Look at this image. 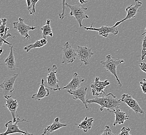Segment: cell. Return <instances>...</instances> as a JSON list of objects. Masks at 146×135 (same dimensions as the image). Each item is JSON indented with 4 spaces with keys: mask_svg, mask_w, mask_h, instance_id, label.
Here are the masks:
<instances>
[{
    "mask_svg": "<svg viewBox=\"0 0 146 135\" xmlns=\"http://www.w3.org/2000/svg\"><path fill=\"white\" fill-rule=\"evenodd\" d=\"M86 103L89 105L96 103L100 105V111H102L104 108H106L108 111H109L119 108L121 102L119 99H117L114 94L110 93L103 97H96L92 99H86Z\"/></svg>",
    "mask_w": 146,
    "mask_h": 135,
    "instance_id": "obj_1",
    "label": "cell"
},
{
    "mask_svg": "<svg viewBox=\"0 0 146 135\" xmlns=\"http://www.w3.org/2000/svg\"><path fill=\"white\" fill-rule=\"evenodd\" d=\"M125 61L123 60H118V59H114L111 55L109 54L106 56V59L104 61H101L100 64L102 65V67L105 68L106 70L110 72V73L113 75L117 82L118 83V85L120 87H122V83L120 81V79L118 77L117 74V69L118 66L124 63Z\"/></svg>",
    "mask_w": 146,
    "mask_h": 135,
    "instance_id": "obj_2",
    "label": "cell"
},
{
    "mask_svg": "<svg viewBox=\"0 0 146 135\" xmlns=\"http://www.w3.org/2000/svg\"><path fill=\"white\" fill-rule=\"evenodd\" d=\"M66 6H67L71 11L70 13V16L75 17L79 24L80 28H82L83 26L82 24L83 21L84 19L89 18L88 16L86 15V13L88 9V7H84L81 4L70 5L67 2L66 3Z\"/></svg>",
    "mask_w": 146,
    "mask_h": 135,
    "instance_id": "obj_3",
    "label": "cell"
},
{
    "mask_svg": "<svg viewBox=\"0 0 146 135\" xmlns=\"http://www.w3.org/2000/svg\"><path fill=\"white\" fill-rule=\"evenodd\" d=\"M57 67L56 65H53L52 67L48 68L47 71L48 73L46 77L47 82L45 86L54 91H60L61 88L59 85V81L56 76L57 73Z\"/></svg>",
    "mask_w": 146,
    "mask_h": 135,
    "instance_id": "obj_4",
    "label": "cell"
},
{
    "mask_svg": "<svg viewBox=\"0 0 146 135\" xmlns=\"http://www.w3.org/2000/svg\"><path fill=\"white\" fill-rule=\"evenodd\" d=\"M62 50V64H72L77 58V54L69 42H66L64 47H60Z\"/></svg>",
    "mask_w": 146,
    "mask_h": 135,
    "instance_id": "obj_5",
    "label": "cell"
},
{
    "mask_svg": "<svg viewBox=\"0 0 146 135\" xmlns=\"http://www.w3.org/2000/svg\"><path fill=\"white\" fill-rule=\"evenodd\" d=\"M13 26L15 29L17 30L20 35L23 36L26 39H29L31 38L30 35L29 34V32L31 30H34L40 26H30L25 23V18H19V21L18 22H14L13 23Z\"/></svg>",
    "mask_w": 146,
    "mask_h": 135,
    "instance_id": "obj_6",
    "label": "cell"
},
{
    "mask_svg": "<svg viewBox=\"0 0 146 135\" xmlns=\"http://www.w3.org/2000/svg\"><path fill=\"white\" fill-rule=\"evenodd\" d=\"M143 5V2L139 0H135V5L131 4L130 5L126 7L125 9V11L127 13V15L123 19L120 21H118L114 25V26H119L120 24L125 22V21L130 20L136 17V15L138 12L139 11V9Z\"/></svg>",
    "mask_w": 146,
    "mask_h": 135,
    "instance_id": "obj_7",
    "label": "cell"
},
{
    "mask_svg": "<svg viewBox=\"0 0 146 135\" xmlns=\"http://www.w3.org/2000/svg\"><path fill=\"white\" fill-rule=\"evenodd\" d=\"M110 84V82L108 79L102 81L100 80V77H96L94 81L90 84L91 93L94 96H98L102 94H105L104 89L106 87Z\"/></svg>",
    "mask_w": 146,
    "mask_h": 135,
    "instance_id": "obj_8",
    "label": "cell"
},
{
    "mask_svg": "<svg viewBox=\"0 0 146 135\" xmlns=\"http://www.w3.org/2000/svg\"><path fill=\"white\" fill-rule=\"evenodd\" d=\"M76 52L77 58L82 62L80 66H82L83 64L85 65H89V62L92 56L95 54L92 52V48L86 46H78Z\"/></svg>",
    "mask_w": 146,
    "mask_h": 135,
    "instance_id": "obj_9",
    "label": "cell"
},
{
    "mask_svg": "<svg viewBox=\"0 0 146 135\" xmlns=\"http://www.w3.org/2000/svg\"><path fill=\"white\" fill-rule=\"evenodd\" d=\"M93 23L92 24L91 26L87 27L85 26L84 29L89 31H97L99 33V35L102 36L104 38H108L110 34H112L113 35H117L119 33V30L117 27L114 26H102L100 28H94L93 26Z\"/></svg>",
    "mask_w": 146,
    "mask_h": 135,
    "instance_id": "obj_10",
    "label": "cell"
},
{
    "mask_svg": "<svg viewBox=\"0 0 146 135\" xmlns=\"http://www.w3.org/2000/svg\"><path fill=\"white\" fill-rule=\"evenodd\" d=\"M119 100L121 103L126 104V105L129 106V108L132 109L136 114L145 113V112L141 109L138 103L131 97V95L128 94H123Z\"/></svg>",
    "mask_w": 146,
    "mask_h": 135,
    "instance_id": "obj_11",
    "label": "cell"
},
{
    "mask_svg": "<svg viewBox=\"0 0 146 135\" xmlns=\"http://www.w3.org/2000/svg\"><path fill=\"white\" fill-rule=\"evenodd\" d=\"M18 76V74H14L12 76L6 78L0 85V87L3 90L4 96H10L9 95L14 91L15 89L14 85L15 81L17 79Z\"/></svg>",
    "mask_w": 146,
    "mask_h": 135,
    "instance_id": "obj_12",
    "label": "cell"
},
{
    "mask_svg": "<svg viewBox=\"0 0 146 135\" xmlns=\"http://www.w3.org/2000/svg\"><path fill=\"white\" fill-rule=\"evenodd\" d=\"M88 87L82 86L74 91L68 90L67 92L70 95L73 96L74 100H80L82 101L83 104L85 106L86 109L88 110V105L86 103V96L87 94Z\"/></svg>",
    "mask_w": 146,
    "mask_h": 135,
    "instance_id": "obj_13",
    "label": "cell"
},
{
    "mask_svg": "<svg viewBox=\"0 0 146 135\" xmlns=\"http://www.w3.org/2000/svg\"><path fill=\"white\" fill-rule=\"evenodd\" d=\"M23 121H27L29 122V121H28L26 120H25V119L21 120L19 118H17V121L15 122H14L13 120H9L5 124V127L7 128L6 132L2 134H0V135H9L10 134H15V133L25 134L26 132L21 130L18 126V123L23 122Z\"/></svg>",
    "mask_w": 146,
    "mask_h": 135,
    "instance_id": "obj_14",
    "label": "cell"
},
{
    "mask_svg": "<svg viewBox=\"0 0 146 135\" xmlns=\"http://www.w3.org/2000/svg\"><path fill=\"white\" fill-rule=\"evenodd\" d=\"M6 100V106L9 111L11 113L12 117L13 118V122H15L17 121V118H16V112L18 107V103L16 100L13 99L12 96H4Z\"/></svg>",
    "mask_w": 146,
    "mask_h": 135,
    "instance_id": "obj_15",
    "label": "cell"
},
{
    "mask_svg": "<svg viewBox=\"0 0 146 135\" xmlns=\"http://www.w3.org/2000/svg\"><path fill=\"white\" fill-rule=\"evenodd\" d=\"M84 81V79L80 76L77 72H75L73 73L71 81L62 89L71 91L76 90L81 87V84Z\"/></svg>",
    "mask_w": 146,
    "mask_h": 135,
    "instance_id": "obj_16",
    "label": "cell"
},
{
    "mask_svg": "<svg viewBox=\"0 0 146 135\" xmlns=\"http://www.w3.org/2000/svg\"><path fill=\"white\" fill-rule=\"evenodd\" d=\"M110 112L113 113L115 114V120L113 124V126H115L116 125H120L124 124L125 121L129 119V115L127 114L125 112L121 110L120 108L115 109L114 110L109 111Z\"/></svg>",
    "mask_w": 146,
    "mask_h": 135,
    "instance_id": "obj_17",
    "label": "cell"
},
{
    "mask_svg": "<svg viewBox=\"0 0 146 135\" xmlns=\"http://www.w3.org/2000/svg\"><path fill=\"white\" fill-rule=\"evenodd\" d=\"M67 126V124L61 123L59 122V118L57 117L54 120L53 123L49 126H47L44 128L43 133L41 135H49L61 128Z\"/></svg>",
    "mask_w": 146,
    "mask_h": 135,
    "instance_id": "obj_18",
    "label": "cell"
},
{
    "mask_svg": "<svg viewBox=\"0 0 146 135\" xmlns=\"http://www.w3.org/2000/svg\"><path fill=\"white\" fill-rule=\"evenodd\" d=\"M50 95V91L45 86L44 79H41V83L40 88L37 93L32 95V98L35 100L40 101L45 97H48Z\"/></svg>",
    "mask_w": 146,
    "mask_h": 135,
    "instance_id": "obj_19",
    "label": "cell"
},
{
    "mask_svg": "<svg viewBox=\"0 0 146 135\" xmlns=\"http://www.w3.org/2000/svg\"><path fill=\"white\" fill-rule=\"evenodd\" d=\"M5 65L9 70L13 71L16 69V62L14 55V47L13 45L10 46V52L9 56L5 59Z\"/></svg>",
    "mask_w": 146,
    "mask_h": 135,
    "instance_id": "obj_20",
    "label": "cell"
},
{
    "mask_svg": "<svg viewBox=\"0 0 146 135\" xmlns=\"http://www.w3.org/2000/svg\"><path fill=\"white\" fill-rule=\"evenodd\" d=\"M94 120L93 118L86 117L78 125L79 128L82 129L85 132H88V130H90L93 125Z\"/></svg>",
    "mask_w": 146,
    "mask_h": 135,
    "instance_id": "obj_21",
    "label": "cell"
},
{
    "mask_svg": "<svg viewBox=\"0 0 146 135\" xmlns=\"http://www.w3.org/2000/svg\"><path fill=\"white\" fill-rule=\"evenodd\" d=\"M52 20L51 19H47L45 25L42 26L41 28V31H42V35L43 38L47 39V36H50V37H53V32L52 28L50 26Z\"/></svg>",
    "mask_w": 146,
    "mask_h": 135,
    "instance_id": "obj_22",
    "label": "cell"
},
{
    "mask_svg": "<svg viewBox=\"0 0 146 135\" xmlns=\"http://www.w3.org/2000/svg\"><path fill=\"white\" fill-rule=\"evenodd\" d=\"M47 43V39L44 38H42L41 40H37L33 44H30L29 45L25 47L24 50H26L27 52H29L30 50H31L32 49L43 47L45 45H46Z\"/></svg>",
    "mask_w": 146,
    "mask_h": 135,
    "instance_id": "obj_23",
    "label": "cell"
},
{
    "mask_svg": "<svg viewBox=\"0 0 146 135\" xmlns=\"http://www.w3.org/2000/svg\"><path fill=\"white\" fill-rule=\"evenodd\" d=\"M141 35H145V38L143 41V44H142V50H141V53L140 56H138V57H140L142 60H143L145 59L146 57V28H145V32L143 33Z\"/></svg>",
    "mask_w": 146,
    "mask_h": 135,
    "instance_id": "obj_24",
    "label": "cell"
},
{
    "mask_svg": "<svg viewBox=\"0 0 146 135\" xmlns=\"http://www.w3.org/2000/svg\"><path fill=\"white\" fill-rule=\"evenodd\" d=\"M39 1V0H31V5L29 8H28V11H29L30 15H35L36 13L35 11V6L36 4Z\"/></svg>",
    "mask_w": 146,
    "mask_h": 135,
    "instance_id": "obj_25",
    "label": "cell"
},
{
    "mask_svg": "<svg viewBox=\"0 0 146 135\" xmlns=\"http://www.w3.org/2000/svg\"><path fill=\"white\" fill-rule=\"evenodd\" d=\"M100 131L102 132L100 135H117L112 132L111 127L108 125L105 126V129L104 130H101Z\"/></svg>",
    "mask_w": 146,
    "mask_h": 135,
    "instance_id": "obj_26",
    "label": "cell"
},
{
    "mask_svg": "<svg viewBox=\"0 0 146 135\" xmlns=\"http://www.w3.org/2000/svg\"><path fill=\"white\" fill-rule=\"evenodd\" d=\"M66 0H62V13L61 14H59V18L60 19H64V18L66 16V15L65 14V8H66Z\"/></svg>",
    "mask_w": 146,
    "mask_h": 135,
    "instance_id": "obj_27",
    "label": "cell"
},
{
    "mask_svg": "<svg viewBox=\"0 0 146 135\" xmlns=\"http://www.w3.org/2000/svg\"><path fill=\"white\" fill-rule=\"evenodd\" d=\"M131 129L129 127L124 126L121 130L119 135H131L130 133Z\"/></svg>",
    "mask_w": 146,
    "mask_h": 135,
    "instance_id": "obj_28",
    "label": "cell"
},
{
    "mask_svg": "<svg viewBox=\"0 0 146 135\" xmlns=\"http://www.w3.org/2000/svg\"><path fill=\"white\" fill-rule=\"evenodd\" d=\"M7 21V20L6 18H3V24L0 26V34H2L5 31Z\"/></svg>",
    "mask_w": 146,
    "mask_h": 135,
    "instance_id": "obj_29",
    "label": "cell"
},
{
    "mask_svg": "<svg viewBox=\"0 0 146 135\" xmlns=\"http://www.w3.org/2000/svg\"><path fill=\"white\" fill-rule=\"evenodd\" d=\"M140 87L141 88L143 94H146V79H143V81L140 82Z\"/></svg>",
    "mask_w": 146,
    "mask_h": 135,
    "instance_id": "obj_30",
    "label": "cell"
},
{
    "mask_svg": "<svg viewBox=\"0 0 146 135\" xmlns=\"http://www.w3.org/2000/svg\"><path fill=\"white\" fill-rule=\"evenodd\" d=\"M139 68H140V70L143 71L144 72L146 73V62H140L139 64Z\"/></svg>",
    "mask_w": 146,
    "mask_h": 135,
    "instance_id": "obj_31",
    "label": "cell"
},
{
    "mask_svg": "<svg viewBox=\"0 0 146 135\" xmlns=\"http://www.w3.org/2000/svg\"><path fill=\"white\" fill-rule=\"evenodd\" d=\"M4 43L9 44V45H10V46H12V44L11 43H9V42H7V41H5V40H4L3 39L0 38V48L3 46Z\"/></svg>",
    "mask_w": 146,
    "mask_h": 135,
    "instance_id": "obj_32",
    "label": "cell"
},
{
    "mask_svg": "<svg viewBox=\"0 0 146 135\" xmlns=\"http://www.w3.org/2000/svg\"><path fill=\"white\" fill-rule=\"evenodd\" d=\"M26 2L28 8H29L31 5V0H26Z\"/></svg>",
    "mask_w": 146,
    "mask_h": 135,
    "instance_id": "obj_33",
    "label": "cell"
},
{
    "mask_svg": "<svg viewBox=\"0 0 146 135\" xmlns=\"http://www.w3.org/2000/svg\"><path fill=\"white\" fill-rule=\"evenodd\" d=\"M88 0H82V2H81V4H83L84 3H88Z\"/></svg>",
    "mask_w": 146,
    "mask_h": 135,
    "instance_id": "obj_34",
    "label": "cell"
},
{
    "mask_svg": "<svg viewBox=\"0 0 146 135\" xmlns=\"http://www.w3.org/2000/svg\"><path fill=\"white\" fill-rule=\"evenodd\" d=\"M21 135H33L32 134H30V133H28V132H26L25 134H21Z\"/></svg>",
    "mask_w": 146,
    "mask_h": 135,
    "instance_id": "obj_35",
    "label": "cell"
},
{
    "mask_svg": "<svg viewBox=\"0 0 146 135\" xmlns=\"http://www.w3.org/2000/svg\"><path fill=\"white\" fill-rule=\"evenodd\" d=\"M3 24V18H0V26Z\"/></svg>",
    "mask_w": 146,
    "mask_h": 135,
    "instance_id": "obj_36",
    "label": "cell"
},
{
    "mask_svg": "<svg viewBox=\"0 0 146 135\" xmlns=\"http://www.w3.org/2000/svg\"><path fill=\"white\" fill-rule=\"evenodd\" d=\"M3 49H0V57H1V54H2V53H3Z\"/></svg>",
    "mask_w": 146,
    "mask_h": 135,
    "instance_id": "obj_37",
    "label": "cell"
},
{
    "mask_svg": "<svg viewBox=\"0 0 146 135\" xmlns=\"http://www.w3.org/2000/svg\"><path fill=\"white\" fill-rule=\"evenodd\" d=\"M79 2H80V4H81V2H82V0H79Z\"/></svg>",
    "mask_w": 146,
    "mask_h": 135,
    "instance_id": "obj_38",
    "label": "cell"
}]
</instances>
